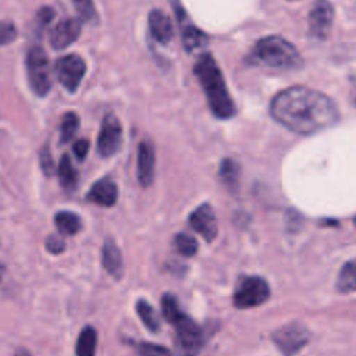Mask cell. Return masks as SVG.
I'll return each instance as SVG.
<instances>
[{
    "mask_svg": "<svg viewBox=\"0 0 356 356\" xmlns=\"http://www.w3.org/2000/svg\"><path fill=\"white\" fill-rule=\"evenodd\" d=\"M271 117L286 129L312 135L338 121V108L331 97L306 86H291L278 92L270 104Z\"/></svg>",
    "mask_w": 356,
    "mask_h": 356,
    "instance_id": "1",
    "label": "cell"
},
{
    "mask_svg": "<svg viewBox=\"0 0 356 356\" xmlns=\"http://www.w3.org/2000/svg\"><path fill=\"white\" fill-rule=\"evenodd\" d=\"M193 72L206 95L211 113L221 120L231 118L236 113V108L222 72L210 53H203L197 57Z\"/></svg>",
    "mask_w": 356,
    "mask_h": 356,
    "instance_id": "2",
    "label": "cell"
},
{
    "mask_svg": "<svg viewBox=\"0 0 356 356\" xmlns=\"http://www.w3.org/2000/svg\"><path fill=\"white\" fill-rule=\"evenodd\" d=\"M248 60L253 65L273 70H295L302 67L303 60L296 47L281 36H266L256 42Z\"/></svg>",
    "mask_w": 356,
    "mask_h": 356,
    "instance_id": "3",
    "label": "cell"
},
{
    "mask_svg": "<svg viewBox=\"0 0 356 356\" xmlns=\"http://www.w3.org/2000/svg\"><path fill=\"white\" fill-rule=\"evenodd\" d=\"M26 75L32 92L36 96H46L51 89L50 63L44 50L39 46H32L26 53Z\"/></svg>",
    "mask_w": 356,
    "mask_h": 356,
    "instance_id": "4",
    "label": "cell"
},
{
    "mask_svg": "<svg viewBox=\"0 0 356 356\" xmlns=\"http://www.w3.org/2000/svg\"><path fill=\"white\" fill-rule=\"evenodd\" d=\"M170 324L175 327L177 339H175V349L178 356H195L202 345H203V335L197 324L189 318L186 314L179 310L175 316L168 320Z\"/></svg>",
    "mask_w": 356,
    "mask_h": 356,
    "instance_id": "5",
    "label": "cell"
},
{
    "mask_svg": "<svg viewBox=\"0 0 356 356\" xmlns=\"http://www.w3.org/2000/svg\"><path fill=\"white\" fill-rule=\"evenodd\" d=\"M270 298V286L260 277H245L234 292V305L238 309L256 307L267 302Z\"/></svg>",
    "mask_w": 356,
    "mask_h": 356,
    "instance_id": "6",
    "label": "cell"
},
{
    "mask_svg": "<svg viewBox=\"0 0 356 356\" xmlns=\"http://www.w3.org/2000/svg\"><path fill=\"white\" fill-rule=\"evenodd\" d=\"M54 71L60 85L67 92L74 93L86 74V63L78 54H67L56 61Z\"/></svg>",
    "mask_w": 356,
    "mask_h": 356,
    "instance_id": "7",
    "label": "cell"
},
{
    "mask_svg": "<svg viewBox=\"0 0 356 356\" xmlns=\"http://www.w3.org/2000/svg\"><path fill=\"white\" fill-rule=\"evenodd\" d=\"M121 142H122L121 122L113 113H107L103 117L100 132L97 136V153L103 159L111 157L120 150Z\"/></svg>",
    "mask_w": 356,
    "mask_h": 356,
    "instance_id": "8",
    "label": "cell"
},
{
    "mask_svg": "<svg viewBox=\"0 0 356 356\" xmlns=\"http://www.w3.org/2000/svg\"><path fill=\"white\" fill-rule=\"evenodd\" d=\"M273 341L285 356L299 352L309 341V332L299 324H289L273 334Z\"/></svg>",
    "mask_w": 356,
    "mask_h": 356,
    "instance_id": "9",
    "label": "cell"
},
{
    "mask_svg": "<svg viewBox=\"0 0 356 356\" xmlns=\"http://www.w3.org/2000/svg\"><path fill=\"white\" fill-rule=\"evenodd\" d=\"M334 21V7L328 0H317L309 14V31L317 39H325Z\"/></svg>",
    "mask_w": 356,
    "mask_h": 356,
    "instance_id": "10",
    "label": "cell"
},
{
    "mask_svg": "<svg viewBox=\"0 0 356 356\" xmlns=\"http://www.w3.org/2000/svg\"><path fill=\"white\" fill-rule=\"evenodd\" d=\"M81 33V21L76 18L61 19L49 35V42L53 49L63 50L71 46Z\"/></svg>",
    "mask_w": 356,
    "mask_h": 356,
    "instance_id": "11",
    "label": "cell"
},
{
    "mask_svg": "<svg viewBox=\"0 0 356 356\" xmlns=\"http://www.w3.org/2000/svg\"><path fill=\"white\" fill-rule=\"evenodd\" d=\"M154 147L149 140H142L138 146V161H136V172L139 184L146 188L150 186L154 179Z\"/></svg>",
    "mask_w": 356,
    "mask_h": 356,
    "instance_id": "12",
    "label": "cell"
},
{
    "mask_svg": "<svg viewBox=\"0 0 356 356\" xmlns=\"http://www.w3.org/2000/svg\"><path fill=\"white\" fill-rule=\"evenodd\" d=\"M191 227L206 241H213L217 235V220L210 204L199 206L189 217Z\"/></svg>",
    "mask_w": 356,
    "mask_h": 356,
    "instance_id": "13",
    "label": "cell"
},
{
    "mask_svg": "<svg viewBox=\"0 0 356 356\" xmlns=\"http://www.w3.org/2000/svg\"><path fill=\"white\" fill-rule=\"evenodd\" d=\"M117 199H118V188L115 182L107 177L96 181L86 193V200L103 207L114 206Z\"/></svg>",
    "mask_w": 356,
    "mask_h": 356,
    "instance_id": "14",
    "label": "cell"
},
{
    "mask_svg": "<svg viewBox=\"0 0 356 356\" xmlns=\"http://www.w3.org/2000/svg\"><path fill=\"white\" fill-rule=\"evenodd\" d=\"M149 31L152 38L160 43V44H167L172 39L174 35V28L170 17L164 14L160 10H152L149 13Z\"/></svg>",
    "mask_w": 356,
    "mask_h": 356,
    "instance_id": "15",
    "label": "cell"
},
{
    "mask_svg": "<svg viewBox=\"0 0 356 356\" xmlns=\"http://www.w3.org/2000/svg\"><path fill=\"white\" fill-rule=\"evenodd\" d=\"M102 264L104 270L115 280H120L122 277V273H124L122 254L120 248L111 238H107L102 246Z\"/></svg>",
    "mask_w": 356,
    "mask_h": 356,
    "instance_id": "16",
    "label": "cell"
},
{
    "mask_svg": "<svg viewBox=\"0 0 356 356\" xmlns=\"http://www.w3.org/2000/svg\"><path fill=\"white\" fill-rule=\"evenodd\" d=\"M54 224L57 229L67 236H72L78 234L82 228L81 217L70 210H61L54 214Z\"/></svg>",
    "mask_w": 356,
    "mask_h": 356,
    "instance_id": "17",
    "label": "cell"
},
{
    "mask_svg": "<svg viewBox=\"0 0 356 356\" xmlns=\"http://www.w3.org/2000/svg\"><path fill=\"white\" fill-rule=\"evenodd\" d=\"M57 175H58L60 185L65 192H71L75 189L78 174L68 154L61 156L57 167Z\"/></svg>",
    "mask_w": 356,
    "mask_h": 356,
    "instance_id": "18",
    "label": "cell"
},
{
    "mask_svg": "<svg viewBox=\"0 0 356 356\" xmlns=\"http://www.w3.org/2000/svg\"><path fill=\"white\" fill-rule=\"evenodd\" d=\"M96 343H97L96 330L90 325L83 327L76 338L75 356H95Z\"/></svg>",
    "mask_w": 356,
    "mask_h": 356,
    "instance_id": "19",
    "label": "cell"
},
{
    "mask_svg": "<svg viewBox=\"0 0 356 356\" xmlns=\"http://www.w3.org/2000/svg\"><path fill=\"white\" fill-rule=\"evenodd\" d=\"M182 29V40H184V47L186 51L192 53L196 51L207 44V36L204 32H202L197 26L189 24Z\"/></svg>",
    "mask_w": 356,
    "mask_h": 356,
    "instance_id": "20",
    "label": "cell"
},
{
    "mask_svg": "<svg viewBox=\"0 0 356 356\" xmlns=\"http://www.w3.org/2000/svg\"><path fill=\"white\" fill-rule=\"evenodd\" d=\"M337 286L341 292H353L356 291V259L346 261L337 280Z\"/></svg>",
    "mask_w": 356,
    "mask_h": 356,
    "instance_id": "21",
    "label": "cell"
},
{
    "mask_svg": "<svg viewBox=\"0 0 356 356\" xmlns=\"http://www.w3.org/2000/svg\"><path fill=\"white\" fill-rule=\"evenodd\" d=\"M136 313L140 317L142 323L150 330V331H157L160 327V321H159V316L156 313V310L152 307V305L149 302H146L145 299H139L136 302Z\"/></svg>",
    "mask_w": 356,
    "mask_h": 356,
    "instance_id": "22",
    "label": "cell"
},
{
    "mask_svg": "<svg viewBox=\"0 0 356 356\" xmlns=\"http://www.w3.org/2000/svg\"><path fill=\"white\" fill-rule=\"evenodd\" d=\"M79 128V117L74 111H68L63 115L60 124V143L70 142Z\"/></svg>",
    "mask_w": 356,
    "mask_h": 356,
    "instance_id": "23",
    "label": "cell"
},
{
    "mask_svg": "<svg viewBox=\"0 0 356 356\" xmlns=\"http://www.w3.org/2000/svg\"><path fill=\"white\" fill-rule=\"evenodd\" d=\"M220 177L228 188L236 186L238 185V177H239L238 164L231 159H225L221 163V167H220Z\"/></svg>",
    "mask_w": 356,
    "mask_h": 356,
    "instance_id": "24",
    "label": "cell"
},
{
    "mask_svg": "<svg viewBox=\"0 0 356 356\" xmlns=\"http://www.w3.org/2000/svg\"><path fill=\"white\" fill-rule=\"evenodd\" d=\"M174 245L178 253L186 257L193 256L197 250V241L188 234H177L174 238Z\"/></svg>",
    "mask_w": 356,
    "mask_h": 356,
    "instance_id": "25",
    "label": "cell"
},
{
    "mask_svg": "<svg viewBox=\"0 0 356 356\" xmlns=\"http://www.w3.org/2000/svg\"><path fill=\"white\" fill-rule=\"evenodd\" d=\"M138 352L142 356H171L170 350L161 345H156L152 342H139L136 345Z\"/></svg>",
    "mask_w": 356,
    "mask_h": 356,
    "instance_id": "26",
    "label": "cell"
},
{
    "mask_svg": "<svg viewBox=\"0 0 356 356\" xmlns=\"http://www.w3.org/2000/svg\"><path fill=\"white\" fill-rule=\"evenodd\" d=\"M72 3L83 19L92 21L96 18V11L92 0H72Z\"/></svg>",
    "mask_w": 356,
    "mask_h": 356,
    "instance_id": "27",
    "label": "cell"
},
{
    "mask_svg": "<svg viewBox=\"0 0 356 356\" xmlns=\"http://www.w3.org/2000/svg\"><path fill=\"white\" fill-rule=\"evenodd\" d=\"M17 38V29L10 21H0V46L11 43Z\"/></svg>",
    "mask_w": 356,
    "mask_h": 356,
    "instance_id": "28",
    "label": "cell"
},
{
    "mask_svg": "<svg viewBox=\"0 0 356 356\" xmlns=\"http://www.w3.org/2000/svg\"><path fill=\"white\" fill-rule=\"evenodd\" d=\"M39 160H40V168H42L43 174H46L47 177L53 175L54 171H56V167H54V161H53L51 153H50L47 146L42 147L40 154H39Z\"/></svg>",
    "mask_w": 356,
    "mask_h": 356,
    "instance_id": "29",
    "label": "cell"
},
{
    "mask_svg": "<svg viewBox=\"0 0 356 356\" xmlns=\"http://www.w3.org/2000/svg\"><path fill=\"white\" fill-rule=\"evenodd\" d=\"M54 18V10L51 7H40L36 14V26L39 29H44Z\"/></svg>",
    "mask_w": 356,
    "mask_h": 356,
    "instance_id": "30",
    "label": "cell"
},
{
    "mask_svg": "<svg viewBox=\"0 0 356 356\" xmlns=\"http://www.w3.org/2000/svg\"><path fill=\"white\" fill-rule=\"evenodd\" d=\"M44 245H46V249L53 253V254H60L64 252L65 249V243L61 238L56 236V235H49L44 241Z\"/></svg>",
    "mask_w": 356,
    "mask_h": 356,
    "instance_id": "31",
    "label": "cell"
},
{
    "mask_svg": "<svg viewBox=\"0 0 356 356\" xmlns=\"http://www.w3.org/2000/svg\"><path fill=\"white\" fill-rule=\"evenodd\" d=\"M89 146H90V143H89L88 139H85V138L78 139V140L74 143V146H72V150H74L75 157H76L78 160H83V159L86 157L88 152H89Z\"/></svg>",
    "mask_w": 356,
    "mask_h": 356,
    "instance_id": "32",
    "label": "cell"
},
{
    "mask_svg": "<svg viewBox=\"0 0 356 356\" xmlns=\"http://www.w3.org/2000/svg\"><path fill=\"white\" fill-rule=\"evenodd\" d=\"M0 278H1V266H0Z\"/></svg>",
    "mask_w": 356,
    "mask_h": 356,
    "instance_id": "33",
    "label": "cell"
},
{
    "mask_svg": "<svg viewBox=\"0 0 356 356\" xmlns=\"http://www.w3.org/2000/svg\"><path fill=\"white\" fill-rule=\"evenodd\" d=\"M355 227H356V217H355Z\"/></svg>",
    "mask_w": 356,
    "mask_h": 356,
    "instance_id": "34",
    "label": "cell"
}]
</instances>
